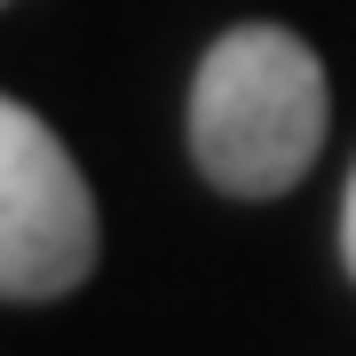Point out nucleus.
<instances>
[{
  "mask_svg": "<svg viewBox=\"0 0 356 356\" xmlns=\"http://www.w3.org/2000/svg\"><path fill=\"white\" fill-rule=\"evenodd\" d=\"M341 261L356 277V175H348V198H341Z\"/></svg>",
  "mask_w": 356,
  "mask_h": 356,
  "instance_id": "nucleus-3",
  "label": "nucleus"
},
{
  "mask_svg": "<svg viewBox=\"0 0 356 356\" xmlns=\"http://www.w3.org/2000/svg\"><path fill=\"white\" fill-rule=\"evenodd\" d=\"M103 254L95 191L32 103H0V293L16 309L64 301Z\"/></svg>",
  "mask_w": 356,
  "mask_h": 356,
  "instance_id": "nucleus-2",
  "label": "nucleus"
},
{
  "mask_svg": "<svg viewBox=\"0 0 356 356\" xmlns=\"http://www.w3.org/2000/svg\"><path fill=\"white\" fill-rule=\"evenodd\" d=\"M325 64L285 24H238L198 56L191 159L222 198H285L325 151Z\"/></svg>",
  "mask_w": 356,
  "mask_h": 356,
  "instance_id": "nucleus-1",
  "label": "nucleus"
}]
</instances>
